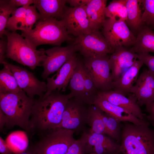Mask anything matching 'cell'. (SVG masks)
Listing matches in <instances>:
<instances>
[{"mask_svg": "<svg viewBox=\"0 0 154 154\" xmlns=\"http://www.w3.org/2000/svg\"><path fill=\"white\" fill-rule=\"evenodd\" d=\"M69 94H64L56 89L46 96L34 99L29 122V133L39 136L58 128L69 99Z\"/></svg>", "mask_w": 154, "mask_h": 154, "instance_id": "obj_1", "label": "cell"}, {"mask_svg": "<svg viewBox=\"0 0 154 154\" xmlns=\"http://www.w3.org/2000/svg\"><path fill=\"white\" fill-rule=\"evenodd\" d=\"M34 99L23 90L17 93H0V110L5 115V127L18 126L29 133V122Z\"/></svg>", "mask_w": 154, "mask_h": 154, "instance_id": "obj_2", "label": "cell"}, {"mask_svg": "<svg viewBox=\"0 0 154 154\" xmlns=\"http://www.w3.org/2000/svg\"><path fill=\"white\" fill-rule=\"evenodd\" d=\"M21 31V35L35 49L43 44L60 46L64 42H72L74 39L60 20L52 18L39 20L34 29Z\"/></svg>", "mask_w": 154, "mask_h": 154, "instance_id": "obj_3", "label": "cell"}, {"mask_svg": "<svg viewBox=\"0 0 154 154\" xmlns=\"http://www.w3.org/2000/svg\"><path fill=\"white\" fill-rule=\"evenodd\" d=\"M128 122L121 126L122 154H154V127Z\"/></svg>", "mask_w": 154, "mask_h": 154, "instance_id": "obj_4", "label": "cell"}, {"mask_svg": "<svg viewBox=\"0 0 154 154\" xmlns=\"http://www.w3.org/2000/svg\"><path fill=\"white\" fill-rule=\"evenodd\" d=\"M4 35L8 40L6 58L27 66L32 70L42 66L46 57L45 50L34 48L25 38L16 32L6 30Z\"/></svg>", "mask_w": 154, "mask_h": 154, "instance_id": "obj_5", "label": "cell"}, {"mask_svg": "<svg viewBox=\"0 0 154 154\" xmlns=\"http://www.w3.org/2000/svg\"><path fill=\"white\" fill-rule=\"evenodd\" d=\"M74 133L71 130L60 128L48 131L39 136L35 144L37 154H65L76 140Z\"/></svg>", "mask_w": 154, "mask_h": 154, "instance_id": "obj_6", "label": "cell"}, {"mask_svg": "<svg viewBox=\"0 0 154 154\" xmlns=\"http://www.w3.org/2000/svg\"><path fill=\"white\" fill-rule=\"evenodd\" d=\"M108 54L95 56L83 57L84 68L87 71L97 89L100 91L114 89Z\"/></svg>", "mask_w": 154, "mask_h": 154, "instance_id": "obj_7", "label": "cell"}, {"mask_svg": "<svg viewBox=\"0 0 154 154\" xmlns=\"http://www.w3.org/2000/svg\"><path fill=\"white\" fill-rule=\"evenodd\" d=\"M89 106L77 98L73 97L70 98L58 128L71 130L77 135L86 131Z\"/></svg>", "mask_w": 154, "mask_h": 154, "instance_id": "obj_8", "label": "cell"}, {"mask_svg": "<svg viewBox=\"0 0 154 154\" xmlns=\"http://www.w3.org/2000/svg\"><path fill=\"white\" fill-rule=\"evenodd\" d=\"M72 42L83 57L112 54L114 51L99 30L76 37Z\"/></svg>", "mask_w": 154, "mask_h": 154, "instance_id": "obj_9", "label": "cell"}, {"mask_svg": "<svg viewBox=\"0 0 154 154\" xmlns=\"http://www.w3.org/2000/svg\"><path fill=\"white\" fill-rule=\"evenodd\" d=\"M102 28V32L114 50L119 46L131 48L135 43L136 37L125 21L108 18L106 19Z\"/></svg>", "mask_w": 154, "mask_h": 154, "instance_id": "obj_10", "label": "cell"}, {"mask_svg": "<svg viewBox=\"0 0 154 154\" xmlns=\"http://www.w3.org/2000/svg\"><path fill=\"white\" fill-rule=\"evenodd\" d=\"M3 65L7 66L15 78L20 88L30 98L34 99L36 95L43 96L47 91V84L39 80L32 72L22 67L7 62Z\"/></svg>", "mask_w": 154, "mask_h": 154, "instance_id": "obj_11", "label": "cell"}, {"mask_svg": "<svg viewBox=\"0 0 154 154\" xmlns=\"http://www.w3.org/2000/svg\"><path fill=\"white\" fill-rule=\"evenodd\" d=\"M86 6L65 7L60 20L69 35L76 37L91 32L85 10Z\"/></svg>", "mask_w": 154, "mask_h": 154, "instance_id": "obj_12", "label": "cell"}, {"mask_svg": "<svg viewBox=\"0 0 154 154\" xmlns=\"http://www.w3.org/2000/svg\"><path fill=\"white\" fill-rule=\"evenodd\" d=\"M77 51L72 43L66 46H56L45 50L46 57L42 65L44 70L41 77L46 79L50 74L58 71Z\"/></svg>", "mask_w": 154, "mask_h": 154, "instance_id": "obj_13", "label": "cell"}, {"mask_svg": "<svg viewBox=\"0 0 154 154\" xmlns=\"http://www.w3.org/2000/svg\"><path fill=\"white\" fill-rule=\"evenodd\" d=\"M137 59V53L130 48L119 46L116 48L109 60L113 81L118 79Z\"/></svg>", "mask_w": 154, "mask_h": 154, "instance_id": "obj_14", "label": "cell"}, {"mask_svg": "<svg viewBox=\"0 0 154 154\" xmlns=\"http://www.w3.org/2000/svg\"><path fill=\"white\" fill-rule=\"evenodd\" d=\"M78 56L76 53H75L56 71L55 75L46 79L47 91L44 96L48 95L56 89L59 91L66 90L76 67Z\"/></svg>", "mask_w": 154, "mask_h": 154, "instance_id": "obj_15", "label": "cell"}, {"mask_svg": "<svg viewBox=\"0 0 154 154\" xmlns=\"http://www.w3.org/2000/svg\"><path fill=\"white\" fill-rule=\"evenodd\" d=\"M105 134L90 133L87 131L85 146L86 154H119L121 145Z\"/></svg>", "mask_w": 154, "mask_h": 154, "instance_id": "obj_16", "label": "cell"}, {"mask_svg": "<svg viewBox=\"0 0 154 154\" xmlns=\"http://www.w3.org/2000/svg\"><path fill=\"white\" fill-rule=\"evenodd\" d=\"M130 92L135 96L140 107L154 101V76L147 69L143 70Z\"/></svg>", "mask_w": 154, "mask_h": 154, "instance_id": "obj_17", "label": "cell"}, {"mask_svg": "<svg viewBox=\"0 0 154 154\" xmlns=\"http://www.w3.org/2000/svg\"><path fill=\"white\" fill-rule=\"evenodd\" d=\"M98 95L110 103L126 109L134 116L141 119L146 118V115L142 113L137 104V99L133 94L125 96L114 90L105 91H99Z\"/></svg>", "mask_w": 154, "mask_h": 154, "instance_id": "obj_18", "label": "cell"}, {"mask_svg": "<svg viewBox=\"0 0 154 154\" xmlns=\"http://www.w3.org/2000/svg\"><path fill=\"white\" fill-rule=\"evenodd\" d=\"M93 104L113 117L119 122H128L138 125L150 123L147 118L144 119H141L134 116L127 110L110 103L98 95Z\"/></svg>", "mask_w": 154, "mask_h": 154, "instance_id": "obj_19", "label": "cell"}, {"mask_svg": "<svg viewBox=\"0 0 154 154\" xmlns=\"http://www.w3.org/2000/svg\"><path fill=\"white\" fill-rule=\"evenodd\" d=\"M143 62L136 60L133 64L126 70L117 80L113 82V90L127 96L136 81L140 69L143 65Z\"/></svg>", "mask_w": 154, "mask_h": 154, "instance_id": "obj_20", "label": "cell"}, {"mask_svg": "<svg viewBox=\"0 0 154 154\" xmlns=\"http://www.w3.org/2000/svg\"><path fill=\"white\" fill-rule=\"evenodd\" d=\"M84 67L82 58L78 56L76 66L69 82L68 88L71 98L79 99L89 105L86 94L84 82Z\"/></svg>", "mask_w": 154, "mask_h": 154, "instance_id": "obj_21", "label": "cell"}, {"mask_svg": "<svg viewBox=\"0 0 154 154\" xmlns=\"http://www.w3.org/2000/svg\"><path fill=\"white\" fill-rule=\"evenodd\" d=\"M66 3V0H35L33 5L40 15L39 20L50 18L60 20Z\"/></svg>", "mask_w": 154, "mask_h": 154, "instance_id": "obj_22", "label": "cell"}, {"mask_svg": "<svg viewBox=\"0 0 154 154\" xmlns=\"http://www.w3.org/2000/svg\"><path fill=\"white\" fill-rule=\"evenodd\" d=\"M107 0H90L85 7V10L92 31L102 28L106 20L105 9Z\"/></svg>", "mask_w": 154, "mask_h": 154, "instance_id": "obj_23", "label": "cell"}, {"mask_svg": "<svg viewBox=\"0 0 154 154\" xmlns=\"http://www.w3.org/2000/svg\"><path fill=\"white\" fill-rule=\"evenodd\" d=\"M141 5L140 0H127L126 3L127 17L125 22L135 37L144 26L142 20Z\"/></svg>", "mask_w": 154, "mask_h": 154, "instance_id": "obj_24", "label": "cell"}, {"mask_svg": "<svg viewBox=\"0 0 154 154\" xmlns=\"http://www.w3.org/2000/svg\"><path fill=\"white\" fill-rule=\"evenodd\" d=\"M130 48L136 53L154 52V31L144 25L137 35L135 44Z\"/></svg>", "mask_w": 154, "mask_h": 154, "instance_id": "obj_25", "label": "cell"}, {"mask_svg": "<svg viewBox=\"0 0 154 154\" xmlns=\"http://www.w3.org/2000/svg\"><path fill=\"white\" fill-rule=\"evenodd\" d=\"M3 65L0 71V93H17L22 90L10 69Z\"/></svg>", "mask_w": 154, "mask_h": 154, "instance_id": "obj_26", "label": "cell"}, {"mask_svg": "<svg viewBox=\"0 0 154 154\" xmlns=\"http://www.w3.org/2000/svg\"><path fill=\"white\" fill-rule=\"evenodd\" d=\"M100 111V108L94 104L89 106L87 124L90 128L88 132L108 135Z\"/></svg>", "mask_w": 154, "mask_h": 154, "instance_id": "obj_27", "label": "cell"}, {"mask_svg": "<svg viewBox=\"0 0 154 154\" xmlns=\"http://www.w3.org/2000/svg\"><path fill=\"white\" fill-rule=\"evenodd\" d=\"M127 0H112L105 9V17L125 22L127 17Z\"/></svg>", "mask_w": 154, "mask_h": 154, "instance_id": "obj_28", "label": "cell"}, {"mask_svg": "<svg viewBox=\"0 0 154 154\" xmlns=\"http://www.w3.org/2000/svg\"><path fill=\"white\" fill-rule=\"evenodd\" d=\"M101 110V116L108 133V135L119 142L121 136V126L115 118Z\"/></svg>", "mask_w": 154, "mask_h": 154, "instance_id": "obj_29", "label": "cell"}, {"mask_svg": "<svg viewBox=\"0 0 154 154\" xmlns=\"http://www.w3.org/2000/svg\"><path fill=\"white\" fill-rule=\"evenodd\" d=\"M17 8L11 4L8 0H0V37L2 38L10 15Z\"/></svg>", "mask_w": 154, "mask_h": 154, "instance_id": "obj_30", "label": "cell"}, {"mask_svg": "<svg viewBox=\"0 0 154 154\" xmlns=\"http://www.w3.org/2000/svg\"><path fill=\"white\" fill-rule=\"evenodd\" d=\"M40 18V15L34 5L30 6L27 7L25 16L19 24L17 30L27 31L32 29L33 26Z\"/></svg>", "mask_w": 154, "mask_h": 154, "instance_id": "obj_31", "label": "cell"}, {"mask_svg": "<svg viewBox=\"0 0 154 154\" xmlns=\"http://www.w3.org/2000/svg\"><path fill=\"white\" fill-rule=\"evenodd\" d=\"M143 11L142 20L144 25L154 29V0H140Z\"/></svg>", "mask_w": 154, "mask_h": 154, "instance_id": "obj_32", "label": "cell"}, {"mask_svg": "<svg viewBox=\"0 0 154 154\" xmlns=\"http://www.w3.org/2000/svg\"><path fill=\"white\" fill-rule=\"evenodd\" d=\"M84 76L85 91L89 104V105L93 104L98 96L99 90L89 74L84 67Z\"/></svg>", "mask_w": 154, "mask_h": 154, "instance_id": "obj_33", "label": "cell"}, {"mask_svg": "<svg viewBox=\"0 0 154 154\" xmlns=\"http://www.w3.org/2000/svg\"><path fill=\"white\" fill-rule=\"evenodd\" d=\"M27 7H21L13 11L7 23L6 27L7 30L10 32H16L18 25L25 16Z\"/></svg>", "mask_w": 154, "mask_h": 154, "instance_id": "obj_34", "label": "cell"}, {"mask_svg": "<svg viewBox=\"0 0 154 154\" xmlns=\"http://www.w3.org/2000/svg\"><path fill=\"white\" fill-rule=\"evenodd\" d=\"M87 139V131L82 133L80 138L76 140L69 147L65 154H86L85 146Z\"/></svg>", "mask_w": 154, "mask_h": 154, "instance_id": "obj_35", "label": "cell"}, {"mask_svg": "<svg viewBox=\"0 0 154 154\" xmlns=\"http://www.w3.org/2000/svg\"><path fill=\"white\" fill-rule=\"evenodd\" d=\"M137 54L138 60L147 66L149 72L154 76V56L147 52L138 53Z\"/></svg>", "mask_w": 154, "mask_h": 154, "instance_id": "obj_36", "label": "cell"}, {"mask_svg": "<svg viewBox=\"0 0 154 154\" xmlns=\"http://www.w3.org/2000/svg\"><path fill=\"white\" fill-rule=\"evenodd\" d=\"M8 40L4 37L0 40V64H2L6 62L5 59L7 49Z\"/></svg>", "mask_w": 154, "mask_h": 154, "instance_id": "obj_37", "label": "cell"}, {"mask_svg": "<svg viewBox=\"0 0 154 154\" xmlns=\"http://www.w3.org/2000/svg\"><path fill=\"white\" fill-rule=\"evenodd\" d=\"M145 111L149 114L146 116L147 120L154 127V101L146 105Z\"/></svg>", "mask_w": 154, "mask_h": 154, "instance_id": "obj_38", "label": "cell"}, {"mask_svg": "<svg viewBox=\"0 0 154 154\" xmlns=\"http://www.w3.org/2000/svg\"><path fill=\"white\" fill-rule=\"evenodd\" d=\"M9 2L15 7H27L34 4L35 0H9Z\"/></svg>", "mask_w": 154, "mask_h": 154, "instance_id": "obj_39", "label": "cell"}, {"mask_svg": "<svg viewBox=\"0 0 154 154\" xmlns=\"http://www.w3.org/2000/svg\"><path fill=\"white\" fill-rule=\"evenodd\" d=\"M90 0H66V3H68L72 7H85Z\"/></svg>", "mask_w": 154, "mask_h": 154, "instance_id": "obj_40", "label": "cell"}, {"mask_svg": "<svg viewBox=\"0 0 154 154\" xmlns=\"http://www.w3.org/2000/svg\"><path fill=\"white\" fill-rule=\"evenodd\" d=\"M0 153L1 154H14L1 136L0 137Z\"/></svg>", "mask_w": 154, "mask_h": 154, "instance_id": "obj_41", "label": "cell"}, {"mask_svg": "<svg viewBox=\"0 0 154 154\" xmlns=\"http://www.w3.org/2000/svg\"><path fill=\"white\" fill-rule=\"evenodd\" d=\"M14 154H37V152L35 144H31L23 152L18 153Z\"/></svg>", "mask_w": 154, "mask_h": 154, "instance_id": "obj_42", "label": "cell"}, {"mask_svg": "<svg viewBox=\"0 0 154 154\" xmlns=\"http://www.w3.org/2000/svg\"><path fill=\"white\" fill-rule=\"evenodd\" d=\"M7 122L6 116L3 112L0 110V130L2 132L4 130Z\"/></svg>", "mask_w": 154, "mask_h": 154, "instance_id": "obj_43", "label": "cell"}, {"mask_svg": "<svg viewBox=\"0 0 154 154\" xmlns=\"http://www.w3.org/2000/svg\"><path fill=\"white\" fill-rule=\"evenodd\" d=\"M88 154H97L94 153H89Z\"/></svg>", "mask_w": 154, "mask_h": 154, "instance_id": "obj_44", "label": "cell"}]
</instances>
